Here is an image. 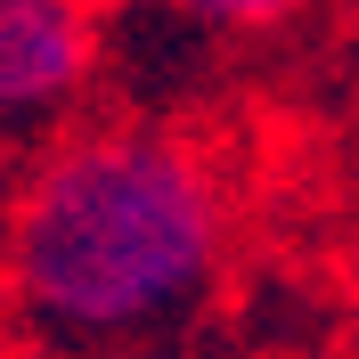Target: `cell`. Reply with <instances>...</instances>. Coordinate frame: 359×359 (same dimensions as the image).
Wrapping results in <instances>:
<instances>
[{"mask_svg":"<svg viewBox=\"0 0 359 359\" xmlns=\"http://www.w3.org/2000/svg\"><path fill=\"white\" fill-rule=\"evenodd\" d=\"M180 17L212 25V33H262V25H278L294 8V0H172Z\"/></svg>","mask_w":359,"mask_h":359,"instance_id":"obj_3","label":"cell"},{"mask_svg":"<svg viewBox=\"0 0 359 359\" xmlns=\"http://www.w3.org/2000/svg\"><path fill=\"white\" fill-rule=\"evenodd\" d=\"M351 66H359V41H351Z\"/></svg>","mask_w":359,"mask_h":359,"instance_id":"obj_4","label":"cell"},{"mask_svg":"<svg viewBox=\"0 0 359 359\" xmlns=\"http://www.w3.org/2000/svg\"><path fill=\"white\" fill-rule=\"evenodd\" d=\"M229 204L212 163L147 123L49 139L8 212V286L57 351H114L188 318L221 269Z\"/></svg>","mask_w":359,"mask_h":359,"instance_id":"obj_1","label":"cell"},{"mask_svg":"<svg viewBox=\"0 0 359 359\" xmlns=\"http://www.w3.org/2000/svg\"><path fill=\"white\" fill-rule=\"evenodd\" d=\"M98 66V0H0V107L49 123L82 98Z\"/></svg>","mask_w":359,"mask_h":359,"instance_id":"obj_2","label":"cell"}]
</instances>
